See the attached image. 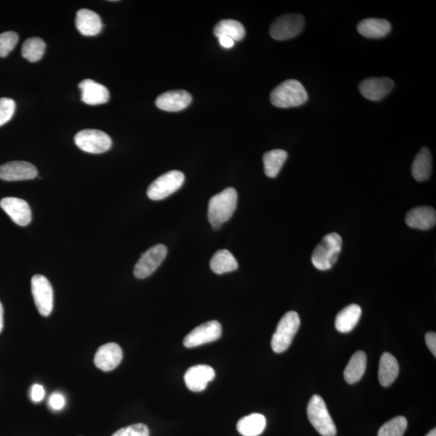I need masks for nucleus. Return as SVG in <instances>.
I'll return each mask as SVG.
<instances>
[{
    "label": "nucleus",
    "instance_id": "obj_37",
    "mask_svg": "<svg viewBox=\"0 0 436 436\" xmlns=\"http://www.w3.org/2000/svg\"><path fill=\"white\" fill-rule=\"evenodd\" d=\"M426 344L428 345L431 353L436 357V334L435 333H429L426 335Z\"/></svg>",
    "mask_w": 436,
    "mask_h": 436
},
{
    "label": "nucleus",
    "instance_id": "obj_30",
    "mask_svg": "<svg viewBox=\"0 0 436 436\" xmlns=\"http://www.w3.org/2000/svg\"><path fill=\"white\" fill-rule=\"evenodd\" d=\"M46 47L45 41L39 37H30L23 42L21 54L23 59L36 63L43 57Z\"/></svg>",
    "mask_w": 436,
    "mask_h": 436
},
{
    "label": "nucleus",
    "instance_id": "obj_34",
    "mask_svg": "<svg viewBox=\"0 0 436 436\" xmlns=\"http://www.w3.org/2000/svg\"><path fill=\"white\" fill-rule=\"evenodd\" d=\"M112 436H150V430L148 426L137 424L118 430Z\"/></svg>",
    "mask_w": 436,
    "mask_h": 436
},
{
    "label": "nucleus",
    "instance_id": "obj_29",
    "mask_svg": "<svg viewBox=\"0 0 436 436\" xmlns=\"http://www.w3.org/2000/svg\"><path fill=\"white\" fill-rule=\"evenodd\" d=\"M213 33L219 39L221 37H228L235 41H240L246 35L245 28L239 21L235 20H224L218 22L213 28Z\"/></svg>",
    "mask_w": 436,
    "mask_h": 436
},
{
    "label": "nucleus",
    "instance_id": "obj_24",
    "mask_svg": "<svg viewBox=\"0 0 436 436\" xmlns=\"http://www.w3.org/2000/svg\"><path fill=\"white\" fill-rule=\"evenodd\" d=\"M399 373V364L390 353H383L379 366V382L384 387L392 385Z\"/></svg>",
    "mask_w": 436,
    "mask_h": 436
},
{
    "label": "nucleus",
    "instance_id": "obj_32",
    "mask_svg": "<svg viewBox=\"0 0 436 436\" xmlns=\"http://www.w3.org/2000/svg\"><path fill=\"white\" fill-rule=\"evenodd\" d=\"M19 36L15 32H6L0 34V58H6L15 48Z\"/></svg>",
    "mask_w": 436,
    "mask_h": 436
},
{
    "label": "nucleus",
    "instance_id": "obj_9",
    "mask_svg": "<svg viewBox=\"0 0 436 436\" xmlns=\"http://www.w3.org/2000/svg\"><path fill=\"white\" fill-rule=\"evenodd\" d=\"M35 306L40 315L49 316L54 307V291L49 279L42 275H35L31 281Z\"/></svg>",
    "mask_w": 436,
    "mask_h": 436
},
{
    "label": "nucleus",
    "instance_id": "obj_19",
    "mask_svg": "<svg viewBox=\"0 0 436 436\" xmlns=\"http://www.w3.org/2000/svg\"><path fill=\"white\" fill-rule=\"evenodd\" d=\"M81 91L82 101L88 106H99L109 99V92L103 85L92 79H84L79 84Z\"/></svg>",
    "mask_w": 436,
    "mask_h": 436
},
{
    "label": "nucleus",
    "instance_id": "obj_11",
    "mask_svg": "<svg viewBox=\"0 0 436 436\" xmlns=\"http://www.w3.org/2000/svg\"><path fill=\"white\" fill-rule=\"evenodd\" d=\"M221 326L217 321H210L196 327L184 339V347L192 348L203 344L215 342L220 339Z\"/></svg>",
    "mask_w": 436,
    "mask_h": 436
},
{
    "label": "nucleus",
    "instance_id": "obj_20",
    "mask_svg": "<svg viewBox=\"0 0 436 436\" xmlns=\"http://www.w3.org/2000/svg\"><path fill=\"white\" fill-rule=\"evenodd\" d=\"M75 26L83 36H97L101 32L103 23L101 17L89 9H80L75 18Z\"/></svg>",
    "mask_w": 436,
    "mask_h": 436
},
{
    "label": "nucleus",
    "instance_id": "obj_13",
    "mask_svg": "<svg viewBox=\"0 0 436 436\" xmlns=\"http://www.w3.org/2000/svg\"><path fill=\"white\" fill-rule=\"evenodd\" d=\"M37 177V170L35 166L23 161H13L0 166V179L6 181H21Z\"/></svg>",
    "mask_w": 436,
    "mask_h": 436
},
{
    "label": "nucleus",
    "instance_id": "obj_6",
    "mask_svg": "<svg viewBox=\"0 0 436 436\" xmlns=\"http://www.w3.org/2000/svg\"><path fill=\"white\" fill-rule=\"evenodd\" d=\"M184 175L179 170H170L150 184L148 190V196L150 200L160 201L172 195L182 187L184 182Z\"/></svg>",
    "mask_w": 436,
    "mask_h": 436
},
{
    "label": "nucleus",
    "instance_id": "obj_16",
    "mask_svg": "<svg viewBox=\"0 0 436 436\" xmlns=\"http://www.w3.org/2000/svg\"><path fill=\"white\" fill-rule=\"evenodd\" d=\"M215 375V369L212 367L199 364L188 368L184 375V382L189 390L199 393L206 390L208 383L212 382Z\"/></svg>",
    "mask_w": 436,
    "mask_h": 436
},
{
    "label": "nucleus",
    "instance_id": "obj_3",
    "mask_svg": "<svg viewBox=\"0 0 436 436\" xmlns=\"http://www.w3.org/2000/svg\"><path fill=\"white\" fill-rule=\"evenodd\" d=\"M343 240L337 233L326 235L312 255V263L320 271H326L337 262L342 250Z\"/></svg>",
    "mask_w": 436,
    "mask_h": 436
},
{
    "label": "nucleus",
    "instance_id": "obj_31",
    "mask_svg": "<svg viewBox=\"0 0 436 436\" xmlns=\"http://www.w3.org/2000/svg\"><path fill=\"white\" fill-rule=\"evenodd\" d=\"M407 424L405 417H396L382 426L377 436H404Z\"/></svg>",
    "mask_w": 436,
    "mask_h": 436
},
{
    "label": "nucleus",
    "instance_id": "obj_38",
    "mask_svg": "<svg viewBox=\"0 0 436 436\" xmlns=\"http://www.w3.org/2000/svg\"><path fill=\"white\" fill-rule=\"evenodd\" d=\"M218 40H219L220 45L226 49H230L235 45V41L228 37H221Z\"/></svg>",
    "mask_w": 436,
    "mask_h": 436
},
{
    "label": "nucleus",
    "instance_id": "obj_39",
    "mask_svg": "<svg viewBox=\"0 0 436 436\" xmlns=\"http://www.w3.org/2000/svg\"><path fill=\"white\" fill-rule=\"evenodd\" d=\"M3 327V308L2 303L0 302V333H1Z\"/></svg>",
    "mask_w": 436,
    "mask_h": 436
},
{
    "label": "nucleus",
    "instance_id": "obj_35",
    "mask_svg": "<svg viewBox=\"0 0 436 436\" xmlns=\"http://www.w3.org/2000/svg\"><path fill=\"white\" fill-rule=\"evenodd\" d=\"M50 406L56 410L63 409L65 406L64 397L59 393H54L50 398Z\"/></svg>",
    "mask_w": 436,
    "mask_h": 436
},
{
    "label": "nucleus",
    "instance_id": "obj_10",
    "mask_svg": "<svg viewBox=\"0 0 436 436\" xmlns=\"http://www.w3.org/2000/svg\"><path fill=\"white\" fill-rule=\"evenodd\" d=\"M167 254V246L164 244L155 245L146 250L145 253H142L140 259L135 265V276L139 279L150 277L163 263Z\"/></svg>",
    "mask_w": 436,
    "mask_h": 436
},
{
    "label": "nucleus",
    "instance_id": "obj_36",
    "mask_svg": "<svg viewBox=\"0 0 436 436\" xmlns=\"http://www.w3.org/2000/svg\"><path fill=\"white\" fill-rule=\"evenodd\" d=\"M45 397V390L43 386L40 385L33 386L31 390V397L33 402H39L43 399Z\"/></svg>",
    "mask_w": 436,
    "mask_h": 436
},
{
    "label": "nucleus",
    "instance_id": "obj_25",
    "mask_svg": "<svg viewBox=\"0 0 436 436\" xmlns=\"http://www.w3.org/2000/svg\"><path fill=\"white\" fill-rule=\"evenodd\" d=\"M367 368V355L362 350H358L349 360L344 370L345 381L348 384L358 382L364 376Z\"/></svg>",
    "mask_w": 436,
    "mask_h": 436
},
{
    "label": "nucleus",
    "instance_id": "obj_4",
    "mask_svg": "<svg viewBox=\"0 0 436 436\" xmlns=\"http://www.w3.org/2000/svg\"><path fill=\"white\" fill-rule=\"evenodd\" d=\"M301 325L300 317L295 311H289L279 321L272 339L274 353H282L290 347Z\"/></svg>",
    "mask_w": 436,
    "mask_h": 436
},
{
    "label": "nucleus",
    "instance_id": "obj_33",
    "mask_svg": "<svg viewBox=\"0 0 436 436\" xmlns=\"http://www.w3.org/2000/svg\"><path fill=\"white\" fill-rule=\"evenodd\" d=\"M16 103L12 99H0V126L6 125L15 113Z\"/></svg>",
    "mask_w": 436,
    "mask_h": 436
},
{
    "label": "nucleus",
    "instance_id": "obj_40",
    "mask_svg": "<svg viewBox=\"0 0 436 436\" xmlns=\"http://www.w3.org/2000/svg\"><path fill=\"white\" fill-rule=\"evenodd\" d=\"M426 436H436V430L433 429V430H430Z\"/></svg>",
    "mask_w": 436,
    "mask_h": 436
},
{
    "label": "nucleus",
    "instance_id": "obj_23",
    "mask_svg": "<svg viewBox=\"0 0 436 436\" xmlns=\"http://www.w3.org/2000/svg\"><path fill=\"white\" fill-rule=\"evenodd\" d=\"M433 172V157L428 148L421 149L412 164L411 172L413 177L419 182L428 180Z\"/></svg>",
    "mask_w": 436,
    "mask_h": 436
},
{
    "label": "nucleus",
    "instance_id": "obj_14",
    "mask_svg": "<svg viewBox=\"0 0 436 436\" xmlns=\"http://www.w3.org/2000/svg\"><path fill=\"white\" fill-rule=\"evenodd\" d=\"M123 358L122 350L119 345L109 343L99 348L94 362L96 366L103 372H109L117 368Z\"/></svg>",
    "mask_w": 436,
    "mask_h": 436
},
{
    "label": "nucleus",
    "instance_id": "obj_22",
    "mask_svg": "<svg viewBox=\"0 0 436 436\" xmlns=\"http://www.w3.org/2000/svg\"><path fill=\"white\" fill-rule=\"evenodd\" d=\"M361 314V308L357 304L345 307L336 316L335 328L341 333H350L357 325Z\"/></svg>",
    "mask_w": 436,
    "mask_h": 436
},
{
    "label": "nucleus",
    "instance_id": "obj_5",
    "mask_svg": "<svg viewBox=\"0 0 436 436\" xmlns=\"http://www.w3.org/2000/svg\"><path fill=\"white\" fill-rule=\"evenodd\" d=\"M307 415L311 424L322 436H335L337 434L334 421L324 400L319 395L311 397L307 407Z\"/></svg>",
    "mask_w": 436,
    "mask_h": 436
},
{
    "label": "nucleus",
    "instance_id": "obj_8",
    "mask_svg": "<svg viewBox=\"0 0 436 436\" xmlns=\"http://www.w3.org/2000/svg\"><path fill=\"white\" fill-rule=\"evenodd\" d=\"M75 143L80 150L90 154L106 152L112 146V139L106 132L97 130L79 131L75 137Z\"/></svg>",
    "mask_w": 436,
    "mask_h": 436
},
{
    "label": "nucleus",
    "instance_id": "obj_17",
    "mask_svg": "<svg viewBox=\"0 0 436 436\" xmlns=\"http://www.w3.org/2000/svg\"><path fill=\"white\" fill-rule=\"evenodd\" d=\"M191 94L184 90H175L164 92L156 99L155 103L161 110L179 112L186 109L192 102Z\"/></svg>",
    "mask_w": 436,
    "mask_h": 436
},
{
    "label": "nucleus",
    "instance_id": "obj_28",
    "mask_svg": "<svg viewBox=\"0 0 436 436\" xmlns=\"http://www.w3.org/2000/svg\"><path fill=\"white\" fill-rule=\"evenodd\" d=\"M288 158L284 150H273L265 153L263 158L264 172L269 178H276Z\"/></svg>",
    "mask_w": 436,
    "mask_h": 436
},
{
    "label": "nucleus",
    "instance_id": "obj_2",
    "mask_svg": "<svg viewBox=\"0 0 436 436\" xmlns=\"http://www.w3.org/2000/svg\"><path fill=\"white\" fill-rule=\"evenodd\" d=\"M270 99L273 106L277 108L299 107L308 101V93L299 81L288 79L273 90Z\"/></svg>",
    "mask_w": 436,
    "mask_h": 436
},
{
    "label": "nucleus",
    "instance_id": "obj_15",
    "mask_svg": "<svg viewBox=\"0 0 436 436\" xmlns=\"http://www.w3.org/2000/svg\"><path fill=\"white\" fill-rule=\"evenodd\" d=\"M393 87L395 83L390 78H369L359 84V91L369 101H378L386 97Z\"/></svg>",
    "mask_w": 436,
    "mask_h": 436
},
{
    "label": "nucleus",
    "instance_id": "obj_26",
    "mask_svg": "<svg viewBox=\"0 0 436 436\" xmlns=\"http://www.w3.org/2000/svg\"><path fill=\"white\" fill-rule=\"evenodd\" d=\"M266 424L263 415L252 414L241 419L237 424V430L244 436H258L264 433Z\"/></svg>",
    "mask_w": 436,
    "mask_h": 436
},
{
    "label": "nucleus",
    "instance_id": "obj_12",
    "mask_svg": "<svg viewBox=\"0 0 436 436\" xmlns=\"http://www.w3.org/2000/svg\"><path fill=\"white\" fill-rule=\"evenodd\" d=\"M0 206L16 224L26 226L32 221V211L30 205L22 199L6 197L0 201Z\"/></svg>",
    "mask_w": 436,
    "mask_h": 436
},
{
    "label": "nucleus",
    "instance_id": "obj_1",
    "mask_svg": "<svg viewBox=\"0 0 436 436\" xmlns=\"http://www.w3.org/2000/svg\"><path fill=\"white\" fill-rule=\"evenodd\" d=\"M238 193L234 188L225 189L217 195L211 197L208 202V218L215 230L229 221L237 208Z\"/></svg>",
    "mask_w": 436,
    "mask_h": 436
},
{
    "label": "nucleus",
    "instance_id": "obj_7",
    "mask_svg": "<svg viewBox=\"0 0 436 436\" xmlns=\"http://www.w3.org/2000/svg\"><path fill=\"white\" fill-rule=\"evenodd\" d=\"M305 20L300 14H286L279 17L270 27V35L277 41H286L298 34L304 28Z\"/></svg>",
    "mask_w": 436,
    "mask_h": 436
},
{
    "label": "nucleus",
    "instance_id": "obj_21",
    "mask_svg": "<svg viewBox=\"0 0 436 436\" xmlns=\"http://www.w3.org/2000/svg\"><path fill=\"white\" fill-rule=\"evenodd\" d=\"M357 30L360 34L367 39H377L388 34L391 25L384 19L368 18L359 23Z\"/></svg>",
    "mask_w": 436,
    "mask_h": 436
},
{
    "label": "nucleus",
    "instance_id": "obj_18",
    "mask_svg": "<svg viewBox=\"0 0 436 436\" xmlns=\"http://www.w3.org/2000/svg\"><path fill=\"white\" fill-rule=\"evenodd\" d=\"M406 224L410 228L421 230L433 229L436 224V212L430 206L412 208L406 216Z\"/></svg>",
    "mask_w": 436,
    "mask_h": 436
},
{
    "label": "nucleus",
    "instance_id": "obj_27",
    "mask_svg": "<svg viewBox=\"0 0 436 436\" xmlns=\"http://www.w3.org/2000/svg\"><path fill=\"white\" fill-rule=\"evenodd\" d=\"M210 268L213 272L221 275L235 271L239 264L228 250H219L212 257Z\"/></svg>",
    "mask_w": 436,
    "mask_h": 436
}]
</instances>
